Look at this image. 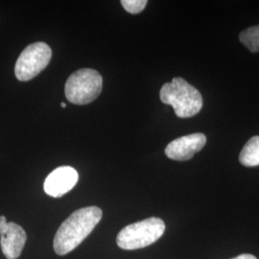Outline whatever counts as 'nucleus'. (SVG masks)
<instances>
[{
    "label": "nucleus",
    "instance_id": "0eeeda50",
    "mask_svg": "<svg viewBox=\"0 0 259 259\" xmlns=\"http://www.w3.org/2000/svg\"><path fill=\"white\" fill-rule=\"evenodd\" d=\"M206 138L202 133L187 135L171 141L165 148V155L173 160H188L204 148Z\"/></svg>",
    "mask_w": 259,
    "mask_h": 259
},
{
    "label": "nucleus",
    "instance_id": "20e7f679",
    "mask_svg": "<svg viewBox=\"0 0 259 259\" xmlns=\"http://www.w3.org/2000/svg\"><path fill=\"white\" fill-rule=\"evenodd\" d=\"M101 74L92 68H82L70 75L65 85L66 99L75 105L94 101L102 92Z\"/></svg>",
    "mask_w": 259,
    "mask_h": 259
},
{
    "label": "nucleus",
    "instance_id": "423d86ee",
    "mask_svg": "<svg viewBox=\"0 0 259 259\" xmlns=\"http://www.w3.org/2000/svg\"><path fill=\"white\" fill-rule=\"evenodd\" d=\"M26 240L27 234L19 225L8 223L5 216H0V245L6 258H19Z\"/></svg>",
    "mask_w": 259,
    "mask_h": 259
},
{
    "label": "nucleus",
    "instance_id": "1a4fd4ad",
    "mask_svg": "<svg viewBox=\"0 0 259 259\" xmlns=\"http://www.w3.org/2000/svg\"><path fill=\"white\" fill-rule=\"evenodd\" d=\"M239 161L244 166L259 165V136L253 137L246 143L239 155Z\"/></svg>",
    "mask_w": 259,
    "mask_h": 259
},
{
    "label": "nucleus",
    "instance_id": "f8f14e48",
    "mask_svg": "<svg viewBox=\"0 0 259 259\" xmlns=\"http://www.w3.org/2000/svg\"><path fill=\"white\" fill-rule=\"evenodd\" d=\"M232 259H257L254 255H252V254H249V253H243V254H240V255H238V256H236V257H234V258Z\"/></svg>",
    "mask_w": 259,
    "mask_h": 259
},
{
    "label": "nucleus",
    "instance_id": "7ed1b4c3",
    "mask_svg": "<svg viewBox=\"0 0 259 259\" xmlns=\"http://www.w3.org/2000/svg\"><path fill=\"white\" fill-rule=\"evenodd\" d=\"M164 232V222L157 217H151L123 228L117 235L116 243L122 250H139L155 243Z\"/></svg>",
    "mask_w": 259,
    "mask_h": 259
},
{
    "label": "nucleus",
    "instance_id": "f257e3e1",
    "mask_svg": "<svg viewBox=\"0 0 259 259\" xmlns=\"http://www.w3.org/2000/svg\"><path fill=\"white\" fill-rule=\"evenodd\" d=\"M102 215L101 208L94 205L72 213L56 232L53 243L56 253L65 255L76 249L100 222Z\"/></svg>",
    "mask_w": 259,
    "mask_h": 259
},
{
    "label": "nucleus",
    "instance_id": "39448f33",
    "mask_svg": "<svg viewBox=\"0 0 259 259\" xmlns=\"http://www.w3.org/2000/svg\"><path fill=\"white\" fill-rule=\"evenodd\" d=\"M52 50L46 42L29 45L19 55L15 66V74L19 81L27 82L39 74L51 61Z\"/></svg>",
    "mask_w": 259,
    "mask_h": 259
},
{
    "label": "nucleus",
    "instance_id": "ddd939ff",
    "mask_svg": "<svg viewBox=\"0 0 259 259\" xmlns=\"http://www.w3.org/2000/svg\"><path fill=\"white\" fill-rule=\"evenodd\" d=\"M61 107L62 108H66V104L65 103H61Z\"/></svg>",
    "mask_w": 259,
    "mask_h": 259
},
{
    "label": "nucleus",
    "instance_id": "9d476101",
    "mask_svg": "<svg viewBox=\"0 0 259 259\" xmlns=\"http://www.w3.org/2000/svg\"><path fill=\"white\" fill-rule=\"evenodd\" d=\"M239 39L250 52H259V25L251 26L241 32Z\"/></svg>",
    "mask_w": 259,
    "mask_h": 259
},
{
    "label": "nucleus",
    "instance_id": "9b49d317",
    "mask_svg": "<svg viewBox=\"0 0 259 259\" xmlns=\"http://www.w3.org/2000/svg\"><path fill=\"white\" fill-rule=\"evenodd\" d=\"M123 8L130 14L137 15L145 9L148 1L147 0H121Z\"/></svg>",
    "mask_w": 259,
    "mask_h": 259
},
{
    "label": "nucleus",
    "instance_id": "f03ea898",
    "mask_svg": "<svg viewBox=\"0 0 259 259\" xmlns=\"http://www.w3.org/2000/svg\"><path fill=\"white\" fill-rule=\"evenodd\" d=\"M159 97L163 104L173 107L177 116L180 118L192 117L203 108L201 93L181 77L164 83L160 90Z\"/></svg>",
    "mask_w": 259,
    "mask_h": 259
},
{
    "label": "nucleus",
    "instance_id": "6e6552de",
    "mask_svg": "<svg viewBox=\"0 0 259 259\" xmlns=\"http://www.w3.org/2000/svg\"><path fill=\"white\" fill-rule=\"evenodd\" d=\"M78 172L73 167H58L47 177L44 189L47 195L60 198L74 187L78 182Z\"/></svg>",
    "mask_w": 259,
    "mask_h": 259
}]
</instances>
